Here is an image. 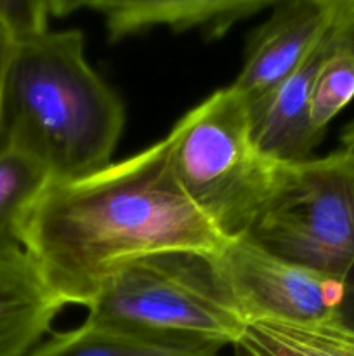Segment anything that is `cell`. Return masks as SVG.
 <instances>
[{"mask_svg": "<svg viewBox=\"0 0 354 356\" xmlns=\"http://www.w3.org/2000/svg\"><path fill=\"white\" fill-rule=\"evenodd\" d=\"M14 52V38L0 21V139H2V122H3V92H6L7 72H9L10 59Z\"/></svg>", "mask_w": 354, "mask_h": 356, "instance_id": "ac0fdd59", "label": "cell"}, {"mask_svg": "<svg viewBox=\"0 0 354 356\" xmlns=\"http://www.w3.org/2000/svg\"><path fill=\"white\" fill-rule=\"evenodd\" d=\"M278 0H68L51 2L52 16H66L76 9L101 14L111 42L130 35L169 26L172 31H201L207 38H219L236 23L262 10Z\"/></svg>", "mask_w": 354, "mask_h": 356, "instance_id": "ba28073f", "label": "cell"}, {"mask_svg": "<svg viewBox=\"0 0 354 356\" xmlns=\"http://www.w3.org/2000/svg\"><path fill=\"white\" fill-rule=\"evenodd\" d=\"M224 346L194 337L162 336L85 318L82 325L54 334L26 356H222Z\"/></svg>", "mask_w": 354, "mask_h": 356, "instance_id": "8fae6325", "label": "cell"}, {"mask_svg": "<svg viewBox=\"0 0 354 356\" xmlns=\"http://www.w3.org/2000/svg\"><path fill=\"white\" fill-rule=\"evenodd\" d=\"M124 125V103L87 63L82 31L49 30L14 42L2 138L40 160L52 181L110 165Z\"/></svg>", "mask_w": 354, "mask_h": 356, "instance_id": "7a4b0ae2", "label": "cell"}, {"mask_svg": "<svg viewBox=\"0 0 354 356\" xmlns=\"http://www.w3.org/2000/svg\"><path fill=\"white\" fill-rule=\"evenodd\" d=\"M335 40L323 59L309 99V118L318 134L325 136L330 122L354 99V52L347 47L333 21Z\"/></svg>", "mask_w": 354, "mask_h": 356, "instance_id": "5bb4252c", "label": "cell"}, {"mask_svg": "<svg viewBox=\"0 0 354 356\" xmlns=\"http://www.w3.org/2000/svg\"><path fill=\"white\" fill-rule=\"evenodd\" d=\"M340 145L344 149L354 153V118L346 124V127L340 131Z\"/></svg>", "mask_w": 354, "mask_h": 356, "instance_id": "d6986e66", "label": "cell"}, {"mask_svg": "<svg viewBox=\"0 0 354 356\" xmlns=\"http://www.w3.org/2000/svg\"><path fill=\"white\" fill-rule=\"evenodd\" d=\"M65 306L24 250L0 252V356H26Z\"/></svg>", "mask_w": 354, "mask_h": 356, "instance_id": "30bf717a", "label": "cell"}, {"mask_svg": "<svg viewBox=\"0 0 354 356\" xmlns=\"http://www.w3.org/2000/svg\"><path fill=\"white\" fill-rule=\"evenodd\" d=\"M295 264L339 278L354 263V153L280 163L245 235Z\"/></svg>", "mask_w": 354, "mask_h": 356, "instance_id": "5b68a950", "label": "cell"}, {"mask_svg": "<svg viewBox=\"0 0 354 356\" xmlns=\"http://www.w3.org/2000/svg\"><path fill=\"white\" fill-rule=\"evenodd\" d=\"M51 2L44 0H0V21L14 42L26 40L49 31Z\"/></svg>", "mask_w": 354, "mask_h": 356, "instance_id": "9a60e30c", "label": "cell"}, {"mask_svg": "<svg viewBox=\"0 0 354 356\" xmlns=\"http://www.w3.org/2000/svg\"><path fill=\"white\" fill-rule=\"evenodd\" d=\"M51 181L40 160L0 139V252L23 250L26 216Z\"/></svg>", "mask_w": 354, "mask_h": 356, "instance_id": "7c38bea8", "label": "cell"}, {"mask_svg": "<svg viewBox=\"0 0 354 356\" xmlns=\"http://www.w3.org/2000/svg\"><path fill=\"white\" fill-rule=\"evenodd\" d=\"M165 139L170 167L186 197L226 238L245 235L273 190L280 162L257 148L242 97L231 87L215 90Z\"/></svg>", "mask_w": 354, "mask_h": 356, "instance_id": "3957f363", "label": "cell"}, {"mask_svg": "<svg viewBox=\"0 0 354 356\" xmlns=\"http://www.w3.org/2000/svg\"><path fill=\"white\" fill-rule=\"evenodd\" d=\"M233 351H235V355L233 356H250L242 346H238V344H235V346H233Z\"/></svg>", "mask_w": 354, "mask_h": 356, "instance_id": "ffe728a7", "label": "cell"}, {"mask_svg": "<svg viewBox=\"0 0 354 356\" xmlns=\"http://www.w3.org/2000/svg\"><path fill=\"white\" fill-rule=\"evenodd\" d=\"M333 21L347 47L354 52V0H333Z\"/></svg>", "mask_w": 354, "mask_h": 356, "instance_id": "e0dca14e", "label": "cell"}, {"mask_svg": "<svg viewBox=\"0 0 354 356\" xmlns=\"http://www.w3.org/2000/svg\"><path fill=\"white\" fill-rule=\"evenodd\" d=\"M340 282H342V292H340V301L333 323L354 334V263L351 264Z\"/></svg>", "mask_w": 354, "mask_h": 356, "instance_id": "2e32d148", "label": "cell"}, {"mask_svg": "<svg viewBox=\"0 0 354 356\" xmlns=\"http://www.w3.org/2000/svg\"><path fill=\"white\" fill-rule=\"evenodd\" d=\"M214 264L250 322L333 323L342 282L283 259L246 236L229 238Z\"/></svg>", "mask_w": 354, "mask_h": 356, "instance_id": "8992f818", "label": "cell"}, {"mask_svg": "<svg viewBox=\"0 0 354 356\" xmlns=\"http://www.w3.org/2000/svg\"><path fill=\"white\" fill-rule=\"evenodd\" d=\"M335 40L333 17L311 54L262 103L250 108V124L257 148L280 163L304 162L323 141L309 118V99L314 76Z\"/></svg>", "mask_w": 354, "mask_h": 356, "instance_id": "9c48e42d", "label": "cell"}, {"mask_svg": "<svg viewBox=\"0 0 354 356\" xmlns=\"http://www.w3.org/2000/svg\"><path fill=\"white\" fill-rule=\"evenodd\" d=\"M87 318L162 336L235 346L246 329L214 257L169 252L115 271L87 306Z\"/></svg>", "mask_w": 354, "mask_h": 356, "instance_id": "277c9868", "label": "cell"}, {"mask_svg": "<svg viewBox=\"0 0 354 356\" xmlns=\"http://www.w3.org/2000/svg\"><path fill=\"white\" fill-rule=\"evenodd\" d=\"M236 344L250 356H354V334L335 323L250 322Z\"/></svg>", "mask_w": 354, "mask_h": 356, "instance_id": "4fadbf2b", "label": "cell"}, {"mask_svg": "<svg viewBox=\"0 0 354 356\" xmlns=\"http://www.w3.org/2000/svg\"><path fill=\"white\" fill-rule=\"evenodd\" d=\"M228 240L179 186L165 138L89 176L51 181L23 226V250L49 291L85 308L127 264L169 252L214 257Z\"/></svg>", "mask_w": 354, "mask_h": 356, "instance_id": "6da1fadb", "label": "cell"}, {"mask_svg": "<svg viewBox=\"0 0 354 356\" xmlns=\"http://www.w3.org/2000/svg\"><path fill=\"white\" fill-rule=\"evenodd\" d=\"M333 17V0H278L253 33L231 89L253 108L302 65Z\"/></svg>", "mask_w": 354, "mask_h": 356, "instance_id": "52a82bcc", "label": "cell"}]
</instances>
